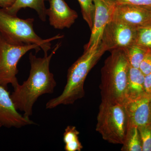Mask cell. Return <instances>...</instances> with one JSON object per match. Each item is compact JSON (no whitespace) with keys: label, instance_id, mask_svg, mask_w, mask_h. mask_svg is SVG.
I'll return each mask as SVG.
<instances>
[{"label":"cell","instance_id":"obj_1","mask_svg":"<svg viewBox=\"0 0 151 151\" xmlns=\"http://www.w3.org/2000/svg\"><path fill=\"white\" fill-rule=\"evenodd\" d=\"M57 44L51 53L43 58H38L31 52L29 60L31 68L29 76L22 84L14 87L11 95L17 110L24 112V116L29 118L32 116L35 103L43 94H52L57 83L54 75L50 70L52 58L59 48Z\"/></svg>","mask_w":151,"mask_h":151},{"label":"cell","instance_id":"obj_2","mask_svg":"<svg viewBox=\"0 0 151 151\" xmlns=\"http://www.w3.org/2000/svg\"><path fill=\"white\" fill-rule=\"evenodd\" d=\"M105 52L101 42L97 46L84 50L83 54L69 68L67 82L62 93L47 102V109H52L60 105L73 104L83 98L85 95V79Z\"/></svg>","mask_w":151,"mask_h":151},{"label":"cell","instance_id":"obj_3","mask_svg":"<svg viewBox=\"0 0 151 151\" xmlns=\"http://www.w3.org/2000/svg\"><path fill=\"white\" fill-rule=\"evenodd\" d=\"M130 65L124 49L111 51L101 69V100L123 103L126 100Z\"/></svg>","mask_w":151,"mask_h":151},{"label":"cell","instance_id":"obj_4","mask_svg":"<svg viewBox=\"0 0 151 151\" xmlns=\"http://www.w3.org/2000/svg\"><path fill=\"white\" fill-rule=\"evenodd\" d=\"M129 127L124 103L101 101L96 130L104 140L122 145Z\"/></svg>","mask_w":151,"mask_h":151},{"label":"cell","instance_id":"obj_5","mask_svg":"<svg viewBox=\"0 0 151 151\" xmlns=\"http://www.w3.org/2000/svg\"><path fill=\"white\" fill-rule=\"evenodd\" d=\"M34 19L19 18L0 8V33L5 37L15 42L28 44L37 45L43 50L44 55L51 49V42L63 37L58 34L43 39L36 33L33 28Z\"/></svg>","mask_w":151,"mask_h":151},{"label":"cell","instance_id":"obj_6","mask_svg":"<svg viewBox=\"0 0 151 151\" xmlns=\"http://www.w3.org/2000/svg\"><path fill=\"white\" fill-rule=\"evenodd\" d=\"M40 49L37 45L15 42L0 33V85L6 88L9 84L15 87L19 84L17 75L20 60L30 50L37 52Z\"/></svg>","mask_w":151,"mask_h":151},{"label":"cell","instance_id":"obj_7","mask_svg":"<svg viewBox=\"0 0 151 151\" xmlns=\"http://www.w3.org/2000/svg\"><path fill=\"white\" fill-rule=\"evenodd\" d=\"M138 29L112 20L103 31L101 43L105 51L124 49L136 44Z\"/></svg>","mask_w":151,"mask_h":151},{"label":"cell","instance_id":"obj_8","mask_svg":"<svg viewBox=\"0 0 151 151\" xmlns=\"http://www.w3.org/2000/svg\"><path fill=\"white\" fill-rule=\"evenodd\" d=\"M95 12L91 36L84 50L96 47L101 42L105 27L113 20L117 3L115 0H94Z\"/></svg>","mask_w":151,"mask_h":151},{"label":"cell","instance_id":"obj_9","mask_svg":"<svg viewBox=\"0 0 151 151\" xmlns=\"http://www.w3.org/2000/svg\"><path fill=\"white\" fill-rule=\"evenodd\" d=\"M34 124L30 118L19 113L9 92L6 88L0 85V126L20 128Z\"/></svg>","mask_w":151,"mask_h":151},{"label":"cell","instance_id":"obj_10","mask_svg":"<svg viewBox=\"0 0 151 151\" xmlns=\"http://www.w3.org/2000/svg\"><path fill=\"white\" fill-rule=\"evenodd\" d=\"M123 103L129 126L139 128L150 124L151 94L145 93L136 98L126 99Z\"/></svg>","mask_w":151,"mask_h":151},{"label":"cell","instance_id":"obj_11","mask_svg":"<svg viewBox=\"0 0 151 151\" xmlns=\"http://www.w3.org/2000/svg\"><path fill=\"white\" fill-rule=\"evenodd\" d=\"M113 19L137 29L151 25L150 11L130 5L117 4Z\"/></svg>","mask_w":151,"mask_h":151},{"label":"cell","instance_id":"obj_12","mask_svg":"<svg viewBox=\"0 0 151 151\" xmlns=\"http://www.w3.org/2000/svg\"><path fill=\"white\" fill-rule=\"evenodd\" d=\"M50 7L46 9L50 24L56 29L69 28L75 22L78 14L68 6L64 0H49Z\"/></svg>","mask_w":151,"mask_h":151},{"label":"cell","instance_id":"obj_13","mask_svg":"<svg viewBox=\"0 0 151 151\" xmlns=\"http://www.w3.org/2000/svg\"><path fill=\"white\" fill-rule=\"evenodd\" d=\"M145 77L139 68L130 66L126 100L136 98L146 93L144 86Z\"/></svg>","mask_w":151,"mask_h":151},{"label":"cell","instance_id":"obj_14","mask_svg":"<svg viewBox=\"0 0 151 151\" xmlns=\"http://www.w3.org/2000/svg\"><path fill=\"white\" fill-rule=\"evenodd\" d=\"M45 0H16L11 6L4 9L9 14L17 15L20 10L30 8L37 12L39 18L45 22L46 18V9L44 4Z\"/></svg>","mask_w":151,"mask_h":151},{"label":"cell","instance_id":"obj_15","mask_svg":"<svg viewBox=\"0 0 151 151\" xmlns=\"http://www.w3.org/2000/svg\"><path fill=\"white\" fill-rule=\"evenodd\" d=\"M122 151H142V141L138 127L129 126L121 149Z\"/></svg>","mask_w":151,"mask_h":151},{"label":"cell","instance_id":"obj_16","mask_svg":"<svg viewBox=\"0 0 151 151\" xmlns=\"http://www.w3.org/2000/svg\"><path fill=\"white\" fill-rule=\"evenodd\" d=\"M79 132L74 126L66 127L63 134V141L66 151H81L83 147L78 138Z\"/></svg>","mask_w":151,"mask_h":151},{"label":"cell","instance_id":"obj_17","mask_svg":"<svg viewBox=\"0 0 151 151\" xmlns=\"http://www.w3.org/2000/svg\"><path fill=\"white\" fill-rule=\"evenodd\" d=\"M124 50L130 66L139 68L141 62L148 49L137 44H134L127 47Z\"/></svg>","mask_w":151,"mask_h":151},{"label":"cell","instance_id":"obj_18","mask_svg":"<svg viewBox=\"0 0 151 151\" xmlns=\"http://www.w3.org/2000/svg\"><path fill=\"white\" fill-rule=\"evenodd\" d=\"M81 6L82 16L92 29L94 22L95 7L94 0H78Z\"/></svg>","mask_w":151,"mask_h":151},{"label":"cell","instance_id":"obj_19","mask_svg":"<svg viewBox=\"0 0 151 151\" xmlns=\"http://www.w3.org/2000/svg\"><path fill=\"white\" fill-rule=\"evenodd\" d=\"M136 44L151 49V25L138 29Z\"/></svg>","mask_w":151,"mask_h":151},{"label":"cell","instance_id":"obj_20","mask_svg":"<svg viewBox=\"0 0 151 151\" xmlns=\"http://www.w3.org/2000/svg\"><path fill=\"white\" fill-rule=\"evenodd\" d=\"M142 141V151H151V125L139 127Z\"/></svg>","mask_w":151,"mask_h":151},{"label":"cell","instance_id":"obj_21","mask_svg":"<svg viewBox=\"0 0 151 151\" xmlns=\"http://www.w3.org/2000/svg\"><path fill=\"white\" fill-rule=\"evenodd\" d=\"M118 4H128L151 11V0H115Z\"/></svg>","mask_w":151,"mask_h":151},{"label":"cell","instance_id":"obj_22","mask_svg":"<svg viewBox=\"0 0 151 151\" xmlns=\"http://www.w3.org/2000/svg\"><path fill=\"white\" fill-rule=\"evenodd\" d=\"M139 69L145 76L151 72V49L148 50L141 62Z\"/></svg>","mask_w":151,"mask_h":151},{"label":"cell","instance_id":"obj_23","mask_svg":"<svg viewBox=\"0 0 151 151\" xmlns=\"http://www.w3.org/2000/svg\"><path fill=\"white\" fill-rule=\"evenodd\" d=\"M144 86L146 93L151 94V72L145 76Z\"/></svg>","mask_w":151,"mask_h":151},{"label":"cell","instance_id":"obj_24","mask_svg":"<svg viewBox=\"0 0 151 151\" xmlns=\"http://www.w3.org/2000/svg\"><path fill=\"white\" fill-rule=\"evenodd\" d=\"M16 0H0V7L4 9L11 6Z\"/></svg>","mask_w":151,"mask_h":151},{"label":"cell","instance_id":"obj_25","mask_svg":"<svg viewBox=\"0 0 151 151\" xmlns=\"http://www.w3.org/2000/svg\"><path fill=\"white\" fill-rule=\"evenodd\" d=\"M150 124L151 125V113H150Z\"/></svg>","mask_w":151,"mask_h":151},{"label":"cell","instance_id":"obj_26","mask_svg":"<svg viewBox=\"0 0 151 151\" xmlns=\"http://www.w3.org/2000/svg\"><path fill=\"white\" fill-rule=\"evenodd\" d=\"M45 1H46V0H45ZM47 1H49V0H47Z\"/></svg>","mask_w":151,"mask_h":151},{"label":"cell","instance_id":"obj_27","mask_svg":"<svg viewBox=\"0 0 151 151\" xmlns=\"http://www.w3.org/2000/svg\"><path fill=\"white\" fill-rule=\"evenodd\" d=\"M150 13H151V11H150Z\"/></svg>","mask_w":151,"mask_h":151},{"label":"cell","instance_id":"obj_28","mask_svg":"<svg viewBox=\"0 0 151 151\" xmlns=\"http://www.w3.org/2000/svg\"><path fill=\"white\" fill-rule=\"evenodd\" d=\"M1 126H0V128H1Z\"/></svg>","mask_w":151,"mask_h":151}]
</instances>
